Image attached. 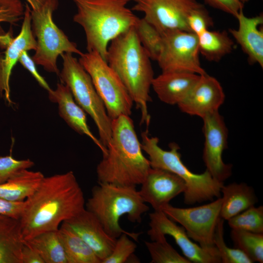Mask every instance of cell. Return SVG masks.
<instances>
[{"label": "cell", "instance_id": "13", "mask_svg": "<svg viewBox=\"0 0 263 263\" xmlns=\"http://www.w3.org/2000/svg\"><path fill=\"white\" fill-rule=\"evenodd\" d=\"M202 119L205 136L203 159L206 169L214 179L224 183L231 175L232 167L222 158L227 145V127L218 111L207 114Z\"/></svg>", "mask_w": 263, "mask_h": 263}, {"label": "cell", "instance_id": "8", "mask_svg": "<svg viewBox=\"0 0 263 263\" xmlns=\"http://www.w3.org/2000/svg\"><path fill=\"white\" fill-rule=\"evenodd\" d=\"M73 54L61 55L63 67L59 76L69 88L75 102L94 121L99 140L106 148L112 136V119L88 73Z\"/></svg>", "mask_w": 263, "mask_h": 263}, {"label": "cell", "instance_id": "39", "mask_svg": "<svg viewBox=\"0 0 263 263\" xmlns=\"http://www.w3.org/2000/svg\"><path fill=\"white\" fill-rule=\"evenodd\" d=\"M24 205V201L12 202L0 198V214L19 220Z\"/></svg>", "mask_w": 263, "mask_h": 263}, {"label": "cell", "instance_id": "29", "mask_svg": "<svg viewBox=\"0 0 263 263\" xmlns=\"http://www.w3.org/2000/svg\"><path fill=\"white\" fill-rule=\"evenodd\" d=\"M137 38L151 60H157L161 53V33L144 18H138L134 27Z\"/></svg>", "mask_w": 263, "mask_h": 263}, {"label": "cell", "instance_id": "17", "mask_svg": "<svg viewBox=\"0 0 263 263\" xmlns=\"http://www.w3.org/2000/svg\"><path fill=\"white\" fill-rule=\"evenodd\" d=\"M36 47L37 41L31 27V10L26 4L19 34L10 39L6 46L4 56L0 57V93L4 94L9 103L12 102L9 82L12 69L23 51H35Z\"/></svg>", "mask_w": 263, "mask_h": 263}, {"label": "cell", "instance_id": "23", "mask_svg": "<svg viewBox=\"0 0 263 263\" xmlns=\"http://www.w3.org/2000/svg\"><path fill=\"white\" fill-rule=\"evenodd\" d=\"M223 193L220 216L228 220L258 202L257 197L251 187L246 183H233L223 186L221 189Z\"/></svg>", "mask_w": 263, "mask_h": 263}, {"label": "cell", "instance_id": "18", "mask_svg": "<svg viewBox=\"0 0 263 263\" xmlns=\"http://www.w3.org/2000/svg\"><path fill=\"white\" fill-rule=\"evenodd\" d=\"M62 223L91 247L101 263L112 252L116 239L110 236L98 219L86 208Z\"/></svg>", "mask_w": 263, "mask_h": 263}, {"label": "cell", "instance_id": "37", "mask_svg": "<svg viewBox=\"0 0 263 263\" xmlns=\"http://www.w3.org/2000/svg\"><path fill=\"white\" fill-rule=\"evenodd\" d=\"M209 6L234 16L243 9L244 4L235 0H204Z\"/></svg>", "mask_w": 263, "mask_h": 263}, {"label": "cell", "instance_id": "26", "mask_svg": "<svg viewBox=\"0 0 263 263\" xmlns=\"http://www.w3.org/2000/svg\"><path fill=\"white\" fill-rule=\"evenodd\" d=\"M24 242L38 253L44 263H68L58 229L41 233Z\"/></svg>", "mask_w": 263, "mask_h": 263}, {"label": "cell", "instance_id": "3", "mask_svg": "<svg viewBox=\"0 0 263 263\" xmlns=\"http://www.w3.org/2000/svg\"><path fill=\"white\" fill-rule=\"evenodd\" d=\"M150 59L141 45L134 27L109 44L106 61L126 87L141 112V123L148 125L150 89L154 78Z\"/></svg>", "mask_w": 263, "mask_h": 263}, {"label": "cell", "instance_id": "11", "mask_svg": "<svg viewBox=\"0 0 263 263\" xmlns=\"http://www.w3.org/2000/svg\"><path fill=\"white\" fill-rule=\"evenodd\" d=\"M222 199L201 206L180 208L168 204L161 210L171 220L180 224L188 236L204 248L215 246L214 235L219 219Z\"/></svg>", "mask_w": 263, "mask_h": 263}, {"label": "cell", "instance_id": "20", "mask_svg": "<svg viewBox=\"0 0 263 263\" xmlns=\"http://www.w3.org/2000/svg\"><path fill=\"white\" fill-rule=\"evenodd\" d=\"M239 26L237 29H229V32L247 56L250 64L258 63L263 68V14L247 17L241 10L236 17Z\"/></svg>", "mask_w": 263, "mask_h": 263}, {"label": "cell", "instance_id": "6", "mask_svg": "<svg viewBox=\"0 0 263 263\" xmlns=\"http://www.w3.org/2000/svg\"><path fill=\"white\" fill-rule=\"evenodd\" d=\"M142 150L149 156L152 168L160 169L171 172L185 182L186 189L184 202L188 205L205 201H212L221 197L223 183L213 178L206 169L203 173L196 174L190 170L181 160L179 146L175 143L169 144V150L162 149L158 145L159 139L150 136L148 131L141 133Z\"/></svg>", "mask_w": 263, "mask_h": 263}, {"label": "cell", "instance_id": "34", "mask_svg": "<svg viewBox=\"0 0 263 263\" xmlns=\"http://www.w3.org/2000/svg\"><path fill=\"white\" fill-rule=\"evenodd\" d=\"M24 11L20 0H0V23L15 24L23 17ZM6 38L0 35V42L3 44Z\"/></svg>", "mask_w": 263, "mask_h": 263}, {"label": "cell", "instance_id": "28", "mask_svg": "<svg viewBox=\"0 0 263 263\" xmlns=\"http://www.w3.org/2000/svg\"><path fill=\"white\" fill-rule=\"evenodd\" d=\"M230 237L234 248L239 249L253 263L263 262V233L232 229Z\"/></svg>", "mask_w": 263, "mask_h": 263}, {"label": "cell", "instance_id": "31", "mask_svg": "<svg viewBox=\"0 0 263 263\" xmlns=\"http://www.w3.org/2000/svg\"><path fill=\"white\" fill-rule=\"evenodd\" d=\"M227 221L232 229L263 233V207H251Z\"/></svg>", "mask_w": 263, "mask_h": 263}, {"label": "cell", "instance_id": "1", "mask_svg": "<svg viewBox=\"0 0 263 263\" xmlns=\"http://www.w3.org/2000/svg\"><path fill=\"white\" fill-rule=\"evenodd\" d=\"M85 206L83 191L73 171L44 177L24 201L19 219L24 241L58 230L60 224L77 215Z\"/></svg>", "mask_w": 263, "mask_h": 263}, {"label": "cell", "instance_id": "14", "mask_svg": "<svg viewBox=\"0 0 263 263\" xmlns=\"http://www.w3.org/2000/svg\"><path fill=\"white\" fill-rule=\"evenodd\" d=\"M150 229L147 232L151 241L161 235L171 236L181 249L185 257L191 263H221V259L217 248H204L192 242L185 229L178 225L162 210L149 214Z\"/></svg>", "mask_w": 263, "mask_h": 263}, {"label": "cell", "instance_id": "42", "mask_svg": "<svg viewBox=\"0 0 263 263\" xmlns=\"http://www.w3.org/2000/svg\"><path fill=\"white\" fill-rule=\"evenodd\" d=\"M237 0L238 1H239V2L244 4V3L248 1L249 0Z\"/></svg>", "mask_w": 263, "mask_h": 263}, {"label": "cell", "instance_id": "10", "mask_svg": "<svg viewBox=\"0 0 263 263\" xmlns=\"http://www.w3.org/2000/svg\"><path fill=\"white\" fill-rule=\"evenodd\" d=\"M161 34L162 48L157 61L162 72L207 74L200 62L196 35L179 30H167Z\"/></svg>", "mask_w": 263, "mask_h": 263}, {"label": "cell", "instance_id": "41", "mask_svg": "<svg viewBox=\"0 0 263 263\" xmlns=\"http://www.w3.org/2000/svg\"><path fill=\"white\" fill-rule=\"evenodd\" d=\"M32 9L35 10L39 8L43 3L44 0H26Z\"/></svg>", "mask_w": 263, "mask_h": 263}, {"label": "cell", "instance_id": "27", "mask_svg": "<svg viewBox=\"0 0 263 263\" xmlns=\"http://www.w3.org/2000/svg\"><path fill=\"white\" fill-rule=\"evenodd\" d=\"M199 53L209 61L218 62L230 53L234 42L226 31L207 30L198 36Z\"/></svg>", "mask_w": 263, "mask_h": 263}, {"label": "cell", "instance_id": "15", "mask_svg": "<svg viewBox=\"0 0 263 263\" xmlns=\"http://www.w3.org/2000/svg\"><path fill=\"white\" fill-rule=\"evenodd\" d=\"M139 190L143 200L154 211H160L174 198L186 189L185 181L176 174L160 169L151 168Z\"/></svg>", "mask_w": 263, "mask_h": 263}, {"label": "cell", "instance_id": "4", "mask_svg": "<svg viewBox=\"0 0 263 263\" xmlns=\"http://www.w3.org/2000/svg\"><path fill=\"white\" fill-rule=\"evenodd\" d=\"M131 0H72L77 8L73 20L85 32L88 52H97L106 61L110 43L134 27L139 18L127 7Z\"/></svg>", "mask_w": 263, "mask_h": 263}, {"label": "cell", "instance_id": "36", "mask_svg": "<svg viewBox=\"0 0 263 263\" xmlns=\"http://www.w3.org/2000/svg\"><path fill=\"white\" fill-rule=\"evenodd\" d=\"M187 24L190 32L197 36L213 25V20L204 6L192 11L188 17Z\"/></svg>", "mask_w": 263, "mask_h": 263}, {"label": "cell", "instance_id": "33", "mask_svg": "<svg viewBox=\"0 0 263 263\" xmlns=\"http://www.w3.org/2000/svg\"><path fill=\"white\" fill-rule=\"evenodd\" d=\"M126 233H122L116 239L114 247L111 254L103 260L101 263H124L134 253L136 244L132 241Z\"/></svg>", "mask_w": 263, "mask_h": 263}, {"label": "cell", "instance_id": "24", "mask_svg": "<svg viewBox=\"0 0 263 263\" xmlns=\"http://www.w3.org/2000/svg\"><path fill=\"white\" fill-rule=\"evenodd\" d=\"M44 176L40 171L24 169L0 184V198L12 202H23L38 188Z\"/></svg>", "mask_w": 263, "mask_h": 263}, {"label": "cell", "instance_id": "40", "mask_svg": "<svg viewBox=\"0 0 263 263\" xmlns=\"http://www.w3.org/2000/svg\"><path fill=\"white\" fill-rule=\"evenodd\" d=\"M22 263H44L38 253L24 242L21 252Z\"/></svg>", "mask_w": 263, "mask_h": 263}, {"label": "cell", "instance_id": "22", "mask_svg": "<svg viewBox=\"0 0 263 263\" xmlns=\"http://www.w3.org/2000/svg\"><path fill=\"white\" fill-rule=\"evenodd\" d=\"M24 244L19 220L0 214V263H22Z\"/></svg>", "mask_w": 263, "mask_h": 263}, {"label": "cell", "instance_id": "5", "mask_svg": "<svg viewBox=\"0 0 263 263\" xmlns=\"http://www.w3.org/2000/svg\"><path fill=\"white\" fill-rule=\"evenodd\" d=\"M85 206L110 236L117 239L125 233L135 240L140 233L123 230L119 223L120 218L126 215L131 222L140 223L142 214L149 210L136 187L111 183H98L94 187Z\"/></svg>", "mask_w": 263, "mask_h": 263}, {"label": "cell", "instance_id": "9", "mask_svg": "<svg viewBox=\"0 0 263 263\" xmlns=\"http://www.w3.org/2000/svg\"><path fill=\"white\" fill-rule=\"evenodd\" d=\"M78 61L90 75L110 118L113 120L122 115L130 116L133 100L107 62L94 51L83 53Z\"/></svg>", "mask_w": 263, "mask_h": 263}, {"label": "cell", "instance_id": "12", "mask_svg": "<svg viewBox=\"0 0 263 263\" xmlns=\"http://www.w3.org/2000/svg\"><path fill=\"white\" fill-rule=\"evenodd\" d=\"M132 0L135 4L132 10L143 13V18L161 34L171 30L190 32L188 17L202 5L196 0Z\"/></svg>", "mask_w": 263, "mask_h": 263}, {"label": "cell", "instance_id": "2", "mask_svg": "<svg viewBox=\"0 0 263 263\" xmlns=\"http://www.w3.org/2000/svg\"><path fill=\"white\" fill-rule=\"evenodd\" d=\"M112 136L96 167L98 183L125 186L141 185L151 168L143 154L130 116L112 120Z\"/></svg>", "mask_w": 263, "mask_h": 263}, {"label": "cell", "instance_id": "21", "mask_svg": "<svg viewBox=\"0 0 263 263\" xmlns=\"http://www.w3.org/2000/svg\"><path fill=\"white\" fill-rule=\"evenodd\" d=\"M200 76L189 72H162L154 77L151 87L163 102L178 105L188 96Z\"/></svg>", "mask_w": 263, "mask_h": 263}, {"label": "cell", "instance_id": "35", "mask_svg": "<svg viewBox=\"0 0 263 263\" xmlns=\"http://www.w3.org/2000/svg\"><path fill=\"white\" fill-rule=\"evenodd\" d=\"M34 163L30 159L17 160L11 155L0 156V184H3L20 171L30 168Z\"/></svg>", "mask_w": 263, "mask_h": 263}, {"label": "cell", "instance_id": "38", "mask_svg": "<svg viewBox=\"0 0 263 263\" xmlns=\"http://www.w3.org/2000/svg\"><path fill=\"white\" fill-rule=\"evenodd\" d=\"M19 61L31 73L32 76L42 88L48 92L51 90V89L46 80L38 72L36 67V63L32 58L29 56L27 51H23L19 57Z\"/></svg>", "mask_w": 263, "mask_h": 263}, {"label": "cell", "instance_id": "32", "mask_svg": "<svg viewBox=\"0 0 263 263\" xmlns=\"http://www.w3.org/2000/svg\"><path fill=\"white\" fill-rule=\"evenodd\" d=\"M224 220L220 217L215 228L213 243L219 253L222 263H253L243 251L228 247L224 238Z\"/></svg>", "mask_w": 263, "mask_h": 263}, {"label": "cell", "instance_id": "7", "mask_svg": "<svg viewBox=\"0 0 263 263\" xmlns=\"http://www.w3.org/2000/svg\"><path fill=\"white\" fill-rule=\"evenodd\" d=\"M58 4V0H44L39 8L31 10V17L32 30L37 41L32 58L46 71L59 75L57 59L59 55L69 53L81 56L83 53L55 23L53 13Z\"/></svg>", "mask_w": 263, "mask_h": 263}, {"label": "cell", "instance_id": "30", "mask_svg": "<svg viewBox=\"0 0 263 263\" xmlns=\"http://www.w3.org/2000/svg\"><path fill=\"white\" fill-rule=\"evenodd\" d=\"M151 258V263H191L181 256L161 235L151 242H145Z\"/></svg>", "mask_w": 263, "mask_h": 263}, {"label": "cell", "instance_id": "25", "mask_svg": "<svg viewBox=\"0 0 263 263\" xmlns=\"http://www.w3.org/2000/svg\"><path fill=\"white\" fill-rule=\"evenodd\" d=\"M58 232L68 263H101L91 247L64 224H61Z\"/></svg>", "mask_w": 263, "mask_h": 263}, {"label": "cell", "instance_id": "16", "mask_svg": "<svg viewBox=\"0 0 263 263\" xmlns=\"http://www.w3.org/2000/svg\"><path fill=\"white\" fill-rule=\"evenodd\" d=\"M225 99V94L220 82L207 73L200 75L188 96L177 105L182 112L202 118L218 111Z\"/></svg>", "mask_w": 263, "mask_h": 263}, {"label": "cell", "instance_id": "19", "mask_svg": "<svg viewBox=\"0 0 263 263\" xmlns=\"http://www.w3.org/2000/svg\"><path fill=\"white\" fill-rule=\"evenodd\" d=\"M48 92L50 100L58 104L59 114L67 125L79 134L89 137L102 154L105 153L107 148L90 130L85 112L75 102L68 87L61 82L57 84L55 90Z\"/></svg>", "mask_w": 263, "mask_h": 263}]
</instances>
